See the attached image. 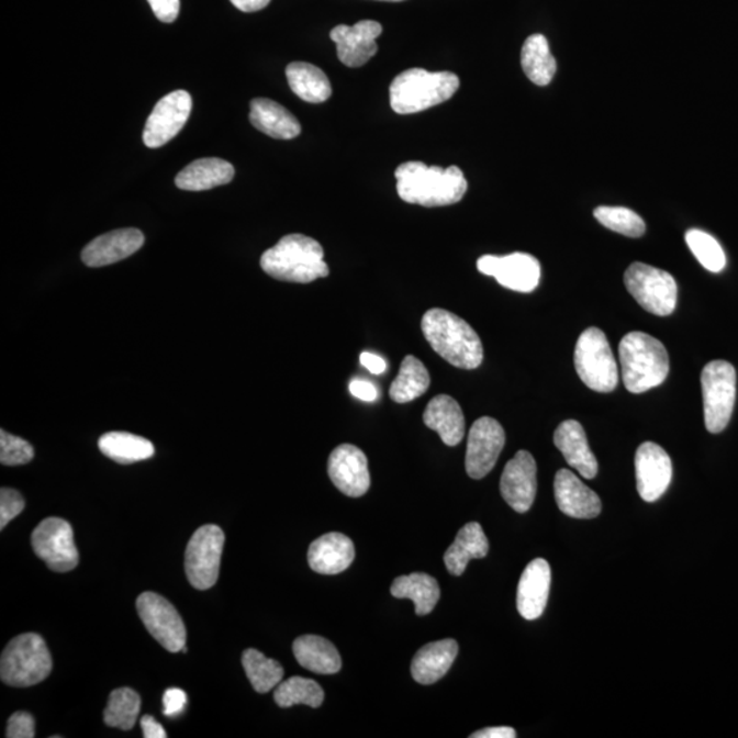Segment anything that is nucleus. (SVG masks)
Returning <instances> with one entry per match:
<instances>
[{
  "instance_id": "obj_1",
  "label": "nucleus",
  "mask_w": 738,
  "mask_h": 738,
  "mask_svg": "<svg viewBox=\"0 0 738 738\" xmlns=\"http://www.w3.org/2000/svg\"><path fill=\"white\" fill-rule=\"evenodd\" d=\"M396 192L410 204L445 206L458 203L468 190L467 178L457 166L444 167L406 161L395 170Z\"/></svg>"
},
{
  "instance_id": "obj_2",
  "label": "nucleus",
  "mask_w": 738,
  "mask_h": 738,
  "mask_svg": "<svg viewBox=\"0 0 738 738\" xmlns=\"http://www.w3.org/2000/svg\"><path fill=\"white\" fill-rule=\"evenodd\" d=\"M422 332L436 354L449 365L477 369L483 362V344L474 329L460 316L440 308L424 313Z\"/></svg>"
},
{
  "instance_id": "obj_3",
  "label": "nucleus",
  "mask_w": 738,
  "mask_h": 738,
  "mask_svg": "<svg viewBox=\"0 0 738 738\" xmlns=\"http://www.w3.org/2000/svg\"><path fill=\"white\" fill-rule=\"evenodd\" d=\"M262 271L278 281L311 283L329 273L322 245L303 234H289L267 249L260 259Z\"/></svg>"
},
{
  "instance_id": "obj_4",
  "label": "nucleus",
  "mask_w": 738,
  "mask_h": 738,
  "mask_svg": "<svg viewBox=\"0 0 738 738\" xmlns=\"http://www.w3.org/2000/svg\"><path fill=\"white\" fill-rule=\"evenodd\" d=\"M623 380L629 393L641 394L661 385L669 374V355L661 340L634 332L619 343Z\"/></svg>"
},
{
  "instance_id": "obj_5",
  "label": "nucleus",
  "mask_w": 738,
  "mask_h": 738,
  "mask_svg": "<svg viewBox=\"0 0 738 738\" xmlns=\"http://www.w3.org/2000/svg\"><path fill=\"white\" fill-rule=\"evenodd\" d=\"M460 78L451 71H402L390 86V104L396 114H416L455 97Z\"/></svg>"
},
{
  "instance_id": "obj_6",
  "label": "nucleus",
  "mask_w": 738,
  "mask_h": 738,
  "mask_svg": "<svg viewBox=\"0 0 738 738\" xmlns=\"http://www.w3.org/2000/svg\"><path fill=\"white\" fill-rule=\"evenodd\" d=\"M53 670L52 653L37 634L15 637L5 646L0 659V677L4 684L15 687L37 685Z\"/></svg>"
},
{
  "instance_id": "obj_7",
  "label": "nucleus",
  "mask_w": 738,
  "mask_h": 738,
  "mask_svg": "<svg viewBox=\"0 0 738 738\" xmlns=\"http://www.w3.org/2000/svg\"><path fill=\"white\" fill-rule=\"evenodd\" d=\"M574 367L586 388L597 393H612L617 388V361L605 333L600 328H586L580 335L574 349Z\"/></svg>"
},
{
  "instance_id": "obj_8",
  "label": "nucleus",
  "mask_w": 738,
  "mask_h": 738,
  "mask_svg": "<svg viewBox=\"0 0 738 738\" xmlns=\"http://www.w3.org/2000/svg\"><path fill=\"white\" fill-rule=\"evenodd\" d=\"M737 374L728 361L708 362L702 372L704 422L708 433L719 434L728 427L736 402Z\"/></svg>"
},
{
  "instance_id": "obj_9",
  "label": "nucleus",
  "mask_w": 738,
  "mask_h": 738,
  "mask_svg": "<svg viewBox=\"0 0 738 738\" xmlns=\"http://www.w3.org/2000/svg\"><path fill=\"white\" fill-rule=\"evenodd\" d=\"M626 289L641 308L657 316L672 315L677 305V282L672 273L634 262L625 271Z\"/></svg>"
},
{
  "instance_id": "obj_10",
  "label": "nucleus",
  "mask_w": 738,
  "mask_h": 738,
  "mask_svg": "<svg viewBox=\"0 0 738 738\" xmlns=\"http://www.w3.org/2000/svg\"><path fill=\"white\" fill-rule=\"evenodd\" d=\"M225 534L217 525H203L195 530L185 551V572L195 590L212 589L220 578Z\"/></svg>"
},
{
  "instance_id": "obj_11",
  "label": "nucleus",
  "mask_w": 738,
  "mask_h": 738,
  "mask_svg": "<svg viewBox=\"0 0 738 738\" xmlns=\"http://www.w3.org/2000/svg\"><path fill=\"white\" fill-rule=\"evenodd\" d=\"M139 618L167 651L180 652L187 645V628L177 608L155 592H144L136 602Z\"/></svg>"
},
{
  "instance_id": "obj_12",
  "label": "nucleus",
  "mask_w": 738,
  "mask_h": 738,
  "mask_svg": "<svg viewBox=\"0 0 738 738\" xmlns=\"http://www.w3.org/2000/svg\"><path fill=\"white\" fill-rule=\"evenodd\" d=\"M32 547L54 572H70L80 559L71 525L64 518L49 517L38 524L32 534Z\"/></svg>"
},
{
  "instance_id": "obj_13",
  "label": "nucleus",
  "mask_w": 738,
  "mask_h": 738,
  "mask_svg": "<svg viewBox=\"0 0 738 738\" xmlns=\"http://www.w3.org/2000/svg\"><path fill=\"white\" fill-rule=\"evenodd\" d=\"M478 270L494 277L501 287L519 293L534 292L541 276L538 259L522 251L507 256H482L478 260Z\"/></svg>"
},
{
  "instance_id": "obj_14",
  "label": "nucleus",
  "mask_w": 738,
  "mask_h": 738,
  "mask_svg": "<svg viewBox=\"0 0 738 738\" xmlns=\"http://www.w3.org/2000/svg\"><path fill=\"white\" fill-rule=\"evenodd\" d=\"M192 105V97L187 91H175L161 98L145 123L144 144L148 148L164 147L182 131Z\"/></svg>"
},
{
  "instance_id": "obj_15",
  "label": "nucleus",
  "mask_w": 738,
  "mask_h": 738,
  "mask_svg": "<svg viewBox=\"0 0 738 738\" xmlns=\"http://www.w3.org/2000/svg\"><path fill=\"white\" fill-rule=\"evenodd\" d=\"M505 429L492 417H480L473 423L468 435L466 456L467 473L480 480L494 469L505 446Z\"/></svg>"
},
{
  "instance_id": "obj_16",
  "label": "nucleus",
  "mask_w": 738,
  "mask_h": 738,
  "mask_svg": "<svg viewBox=\"0 0 738 738\" xmlns=\"http://www.w3.org/2000/svg\"><path fill=\"white\" fill-rule=\"evenodd\" d=\"M635 468L641 500L650 503L658 501L673 478V463L668 452L653 441H646L636 451Z\"/></svg>"
},
{
  "instance_id": "obj_17",
  "label": "nucleus",
  "mask_w": 738,
  "mask_h": 738,
  "mask_svg": "<svg viewBox=\"0 0 738 738\" xmlns=\"http://www.w3.org/2000/svg\"><path fill=\"white\" fill-rule=\"evenodd\" d=\"M328 477L343 494L359 497L371 485L365 451L354 445L335 447L328 458Z\"/></svg>"
},
{
  "instance_id": "obj_18",
  "label": "nucleus",
  "mask_w": 738,
  "mask_h": 738,
  "mask_svg": "<svg viewBox=\"0 0 738 738\" xmlns=\"http://www.w3.org/2000/svg\"><path fill=\"white\" fill-rule=\"evenodd\" d=\"M536 471L535 458L525 450H519L503 469L501 494L514 512L527 513L533 507L538 490Z\"/></svg>"
},
{
  "instance_id": "obj_19",
  "label": "nucleus",
  "mask_w": 738,
  "mask_h": 738,
  "mask_svg": "<svg viewBox=\"0 0 738 738\" xmlns=\"http://www.w3.org/2000/svg\"><path fill=\"white\" fill-rule=\"evenodd\" d=\"M382 31L379 22L365 20L354 26H335L329 37L337 44L338 58L345 66L360 67L378 53L377 38Z\"/></svg>"
},
{
  "instance_id": "obj_20",
  "label": "nucleus",
  "mask_w": 738,
  "mask_h": 738,
  "mask_svg": "<svg viewBox=\"0 0 738 738\" xmlns=\"http://www.w3.org/2000/svg\"><path fill=\"white\" fill-rule=\"evenodd\" d=\"M554 495L559 511L569 517L595 518L602 512L601 497L568 469L557 472Z\"/></svg>"
},
{
  "instance_id": "obj_21",
  "label": "nucleus",
  "mask_w": 738,
  "mask_h": 738,
  "mask_svg": "<svg viewBox=\"0 0 738 738\" xmlns=\"http://www.w3.org/2000/svg\"><path fill=\"white\" fill-rule=\"evenodd\" d=\"M145 237L138 228H120L94 238L82 250V261L88 267L114 265L136 254L144 245Z\"/></svg>"
},
{
  "instance_id": "obj_22",
  "label": "nucleus",
  "mask_w": 738,
  "mask_h": 738,
  "mask_svg": "<svg viewBox=\"0 0 738 738\" xmlns=\"http://www.w3.org/2000/svg\"><path fill=\"white\" fill-rule=\"evenodd\" d=\"M551 568L544 558H536L525 568L517 590V608L522 617L538 619L549 601Z\"/></svg>"
},
{
  "instance_id": "obj_23",
  "label": "nucleus",
  "mask_w": 738,
  "mask_h": 738,
  "mask_svg": "<svg viewBox=\"0 0 738 738\" xmlns=\"http://www.w3.org/2000/svg\"><path fill=\"white\" fill-rule=\"evenodd\" d=\"M355 545L348 536L333 533L321 536L308 550V563L313 572L338 574L355 561Z\"/></svg>"
},
{
  "instance_id": "obj_24",
  "label": "nucleus",
  "mask_w": 738,
  "mask_h": 738,
  "mask_svg": "<svg viewBox=\"0 0 738 738\" xmlns=\"http://www.w3.org/2000/svg\"><path fill=\"white\" fill-rule=\"evenodd\" d=\"M554 444L562 452L564 461L579 471L584 479H594L597 474V461L590 449L583 426L575 421L559 424L554 433Z\"/></svg>"
},
{
  "instance_id": "obj_25",
  "label": "nucleus",
  "mask_w": 738,
  "mask_h": 738,
  "mask_svg": "<svg viewBox=\"0 0 738 738\" xmlns=\"http://www.w3.org/2000/svg\"><path fill=\"white\" fill-rule=\"evenodd\" d=\"M424 424L439 434L446 446L461 444L466 435V417L460 404L450 395H436L428 402L423 415Z\"/></svg>"
},
{
  "instance_id": "obj_26",
  "label": "nucleus",
  "mask_w": 738,
  "mask_h": 738,
  "mask_svg": "<svg viewBox=\"0 0 738 738\" xmlns=\"http://www.w3.org/2000/svg\"><path fill=\"white\" fill-rule=\"evenodd\" d=\"M458 656V642L446 639L424 646L413 658L411 673L418 684L431 685L449 672Z\"/></svg>"
},
{
  "instance_id": "obj_27",
  "label": "nucleus",
  "mask_w": 738,
  "mask_h": 738,
  "mask_svg": "<svg viewBox=\"0 0 738 738\" xmlns=\"http://www.w3.org/2000/svg\"><path fill=\"white\" fill-rule=\"evenodd\" d=\"M249 121L257 131L277 139H292L301 133L299 120L270 99L251 100Z\"/></svg>"
},
{
  "instance_id": "obj_28",
  "label": "nucleus",
  "mask_w": 738,
  "mask_h": 738,
  "mask_svg": "<svg viewBox=\"0 0 738 738\" xmlns=\"http://www.w3.org/2000/svg\"><path fill=\"white\" fill-rule=\"evenodd\" d=\"M236 170L232 164L220 158H204L192 161L178 172L176 185L189 192H201L232 182Z\"/></svg>"
},
{
  "instance_id": "obj_29",
  "label": "nucleus",
  "mask_w": 738,
  "mask_h": 738,
  "mask_svg": "<svg viewBox=\"0 0 738 738\" xmlns=\"http://www.w3.org/2000/svg\"><path fill=\"white\" fill-rule=\"evenodd\" d=\"M489 550V539L482 525L469 523L463 525L456 536L455 544L445 552L444 561L452 575H461L471 559H482L488 556Z\"/></svg>"
},
{
  "instance_id": "obj_30",
  "label": "nucleus",
  "mask_w": 738,
  "mask_h": 738,
  "mask_svg": "<svg viewBox=\"0 0 738 738\" xmlns=\"http://www.w3.org/2000/svg\"><path fill=\"white\" fill-rule=\"evenodd\" d=\"M293 652L301 667L316 674H335L343 668L337 648L321 636L299 637L294 641Z\"/></svg>"
},
{
  "instance_id": "obj_31",
  "label": "nucleus",
  "mask_w": 738,
  "mask_h": 738,
  "mask_svg": "<svg viewBox=\"0 0 738 738\" xmlns=\"http://www.w3.org/2000/svg\"><path fill=\"white\" fill-rule=\"evenodd\" d=\"M287 77L292 91L306 103H323L332 97L328 77L315 65L293 62L287 67Z\"/></svg>"
},
{
  "instance_id": "obj_32",
  "label": "nucleus",
  "mask_w": 738,
  "mask_h": 738,
  "mask_svg": "<svg viewBox=\"0 0 738 738\" xmlns=\"http://www.w3.org/2000/svg\"><path fill=\"white\" fill-rule=\"evenodd\" d=\"M391 595L396 600L415 602L417 615H427L434 611L440 597L438 581L426 573L401 575L391 585Z\"/></svg>"
},
{
  "instance_id": "obj_33",
  "label": "nucleus",
  "mask_w": 738,
  "mask_h": 738,
  "mask_svg": "<svg viewBox=\"0 0 738 738\" xmlns=\"http://www.w3.org/2000/svg\"><path fill=\"white\" fill-rule=\"evenodd\" d=\"M522 66L525 76L539 87L549 86L557 71L549 42L544 35L529 36L522 49Z\"/></svg>"
},
{
  "instance_id": "obj_34",
  "label": "nucleus",
  "mask_w": 738,
  "mask_h": 738,
  "mask_svg": "<svg viewBox=\"0 0 738 738\" xmlns=\"http://www.w3.org/2000/svg\"><path fill=\"white\" fill-rule=\"evenodd\" d=\"M99 449L105 457L119 463L148 460L155 455V447L143 436L128 433H108L99 439Z\"/></svg>"
},
{
  "instance_id": "obj_35",
  "label": "nucleus",
  "mask_w": 738,
  "mask_h": 738,
  "mask_svg": "<svg viewBox=\"0 0 738 738\" xmlns=\"http://www.w3.org/2000/svg\"><path fill=\"white\" fill-rule=\"evenodd\" d=\"M429 384L431 377L426 366L415 356H406L391 384L390 399L396 404H407L426 393Z\"/></svg>"
},
{
  "instance_id": "obj_36",
  "label": "nucleus",
  "mask_w": 738,
  "mask_h": 738,
  "mask_svg": "<svg viewBox=\"0 0 738 738\" xmlns=\"http://www.w3.org/2000/svg\"><path fill=\"white\" fill-rule=\"evenodd\" d=\"M243 667L256 692H270L282 682L283 668L281 663L262 656L255 648H249L244 652Z\"/></svg>"
},
{
  "instance_id": "obj_37",
  "label": "nucleus",
  "mask_w": 738,
  "mask_h": 738,
  "mask_svg": "<svg viewBox=\"0 0 738 738\" xmlns=\"http://www.w3.org/2000/svg\"><path fill=\"white\" fill-rule=\"evenodd\" d=\"M273 698L281 708H289L295 704H305L312 708L321 707L324 701V691L316 681L292 677L282 681L273 692Z\"/></svg>"
},
{
  "instance_id": "obj_38",
  "label": "nucleus",
  "mask_w": 738,
  "mask_h": 738,
  "mask_svg": "<svg viewBox=\"0 0 738 738\" xmlns=\"http://www.w3.org/2000/svg\"><path fill=\"white\" fill-rule=\"evenodd\" d=\"M142 701L137 692L131 687H120L111 692L108 706L104 708V723L111 728L131 730L136 725Z\"/></svg>"
},
{
  "instance_id": "obj_39",
  "label": "nucleus",
  "mask_w": 738,
  "mask_h": 738,
  "mask_svg": "<svg viewBox=\"0 0 738 738\" xmlns=\"http://www.w3.org/2000/svg\"><path fill=\"white\" fill-rule=\"evenodd\" d=\"M594 216L608 231L630 238H639L646 233V223L635 211L625 206H597Z\"/></svg>"
},
{
  "instance_id": "obj_40",
  "label": "nucleus",
  "mask_w": 738,
  "mask_h": 738,
  "mask_svg": "<svg viewBox=\"0 0 738 738\" xmlns=\"http://www.w3.org/2000/svg\"><path fill=\"white\" fill-rule=\"evenodd\" d=\"M685 242L692 254L706 270L712 272L723 271L726 266V256L723 246L709 234L697 228L685 234Z\"/></svg>"
},
{
  "instance_id": "obj_41",
  "label": "nucleus",
  "mask_w": 738,
  "mask_h": 738,
  "mask_svg": "<svg viewBox=\"0 0 738 738\" xmlns=\"http://www.w3.org/2000/svg\"><path fill=\"white\" fill-rule=\"evenodd\" d=\"M35 457L31 444L19 436L0 431V462L5 467L24 466Z\"/></svg>"
},
{
  "instance_id": "obj_42",
  "label": "nucleus",
  "mask_w": 738,
  "mask_h": 738,
  "mask_svg": "<svg viewBox=\"0 0 738 738\" xmlns=\"http://www.w3.org/2000/svg\"><path fill=\"white\" fill-rule=\"evenodd\" d=\"M25 508V500L19 491L2 489L0 491V529H4L11 519L15 518Z\"/></svg>"
},
{
  "instance_id": "obj_43",
  "label": "nucleus",
  "mask_w": 738,
  "mask_h": 738,
  "mask_svg": "<svg viewBox=\"0 0 738 738\" xmlns=\"http://www.w3.org/2000/svg\"><path fill=\"white\" fill-rule=\"evenodd\" d=\"M36 735L35 718L31 714L19 712L11 715L8 724L9 738H32Z\"/></svg>"
},
{
  "instance_id": "obj_44",
  "label": "nucleus",
  "mask_w": 738,
  "mask_h": 738,
  "mask_svg": "<svg viewBox=\"0 0 738 738\" xmlns=\"http://www.w3.org/2000/svg\"><path fill=\"white\" fill-rule=\"evenodd\" d=\"M150 9H153L156 19L165 24H171L180 14V0H148Z\"/></svg>"
},
{
  "instance_id": "obj_45",
  "label": "nucleus",
  "mask_w": 738,
  "mask_h": 738,
  "mask_svg": "<svg viewBox=\"0 0 738 738\" xmlns=\"http://www.w3.org/2000/svg\"><path fill=\"white\" fill-rule=\"evenodd\" d=\"M188 696L180 687H170L164 695V714L167 717H176L183 712Z\"/></svg>"
},
{
  "instance_id": "obj_46",
  "label": "nucleus",
  "mask_w": 738,
  "mask_h": 738,
  "mask_svg": "<svg viewBox=\"0 0 738 738\" xmlns=\"http://www.w3.org/2000/svg\"><path fill=\"white\" fill-rule=\"evenodd\" d=\"M351 395L361 401L373 402L378 400V389L367 380L355 379L349 384Z\"/></svg>"
},
{
  "instance_id": "obj_47",
  "label": "nucleus",
  "mask_w": 738,
  "mask_h": 738,
  "mask_svg": "<svg viewBox=\"0 0 738 738\" xmlns=\"http://www.w3.org/2000/svg\"><path fill=\"white\" fill-rule=\"evenodd\" d=\"M139 725H142L143 735L145 738L167 737L164 726H161L154 717H150V715H144Z\"/></svg>"
},
{
  "instance_id": "obj_48",
  "label": "nucleus",
  "mask_w": 738,
  "mask_h": 738,
  "mask_svg": "<svg viewBox=\"0 0 738 738\" xmlns=\"http://www.w3.org/2000/svg\"><path fill=\"white\" fill-rule=\"evenodd\" d=\"M360 362L362 367H366L368 371L373 374L383 373L385 368H388V365H385V361L382 359V357L369 354V351L361 354Z\"/></svg>"
},
{
  "instance_id": "obj_49",
  "label": "nucleus",
  "mask_w": 738,
  "mask_h": 738,
  "mask_svg": "<svg viewBox=\"0 0 738 738\" xmlns=\"http://www.w3.org/2000/svg\"><path fill=\"white\" fill-rule=\"evenodd\" d=\"M516 730L507 728V726H500V728H488L477 731L471 735V738H516Z\"/></svg>"
},
{
  "instance_id": "obj_50",
  "label": "nucleus",
  "mask_w": 738,
  "mask_h": 738,
  "mask_svg": "<svg viewBox=\"0 0 738 738\" xmlns=\"http://www.w3.org/2000/svg\"><path fill=\"white\" fill-rule=\"evenodd\" d=\"M231 2L244 13H255V11L267 8L271 0H231Z\"/></svg>"
},
{
  "instance_id": "obj_51",
  "label": "nucleus",
  "mask_w": 738,
  "mask_h": 738,
  "mask_svg": "<svg viewBox=\"0 0 738 738\" xmlns=\"http://www.w3.org/2000/svg\"><path fill=\"white\" fill-rule=\"evenodd\" d=\"M382 2H404V0H382Z\"/></svg>"
}]
</instances>
